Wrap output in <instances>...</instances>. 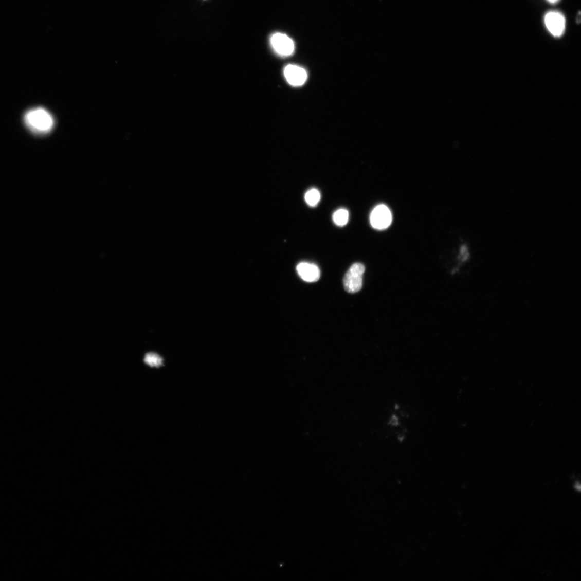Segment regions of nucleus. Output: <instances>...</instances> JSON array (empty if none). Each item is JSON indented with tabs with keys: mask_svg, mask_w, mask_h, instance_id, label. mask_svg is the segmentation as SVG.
Listing matches in <instances>:
<instances>
[{
	"mask_svg": "<svg viewBox=\"0 0 581 581\" xmlns=\"http://www.w3.org/2000/svg\"><path fill=\"white\" fill-rule=\"evenodd\" d=\"M270 43L275 51L280 55L288 56L294 52V41L284 33L278 32L273 34Z\"/></svg>",
	"mask_w": 581,
	"mask_h": 581,
	"instance_id": "5",
	"label": "nucleus"
},
{
	"mask_svg": "<svg viewBox=\"0 0 581 581\" xmlns=\"http://www.w3.org/2000/svg\"><path fill=\"white\" fill-rule=\"evenodd\" d=\"M544 21L546 28L553 37L560 38L566 29V19L561 13L550 11L546 14Z\"/></svg>",
	"mask_w": 581,
	"mask_h": 581,
	"instance_id": "4",
	"label": "nucleus"
},
{
	"mask_svg": "<svg viewBox=\"0 0 581 581\" xmlns=\"http://www.w3.org/2000/svg\"><path fill=\"white\" fill-rule=\"evenodd\" d=\"M320 192L316 189L308 190L305 195V200L306 203L311 207L317 206L320 202Z\"/></svg>",
	"mask_w": 581,
	"mask_h": 581,
	"instance_id": "10",
	"label": "nucleus"
},
{
	"mask_svg": "<svg viewBox=\"0 0 581 581\" xmlns=\"http://www.w3.org/2000/svg\"><path fill=\"white\" fill-rule=\"evenodd\" d=\"M145 364L151 367L159 368L164 365V358L159 355L155 353H147L144 358Z\"/></svg>",
	"mask_w": 581,
	"mask_h": 581,
	"instance_id": "9",
	"label": "nucleus"
},
{
	"mask_svg": "<svg viewBox=\"0 0 581 581\" xmlns=\"http://www.w3.org/2000/svg\"><path fill=\"white\" fill-rule=\"evenodd\" d=\"M365 271V266L362 263H356L350 267L343 279V285L347 292L354 294L361 289Z\"/></svg>",
	"mask_w": 581,
	"mask_h": 581,
	"instance_id": "2",
	"label": "nucleus"
},
{
	"mask_svg": "<svg viewBox=\"0 0 581 581\" xmlns=\"http://www.w3.org/2000/svg\"><path fill=\"white\" fill-rule=\"evenodd\" d=\"M284 76L288 84L294 86L304 85L307 79L305 69L295 65H288L285 67Z\"/></svg>",
	"mask_w": 581,
	"mask_h": 581,
	"instance_id": "6",
	"label": "nucleus"
},
{
	"mask_svg": "<svg viewBox=\"0 0 581 581\" xmlns=\"http://www.w3.org/2000/svg\"><path fill=\"white\" fill-rule=\"evenodd\" d=\"M392 214L389 208L383 204L374 208L370 216L371 226L377 230L388 228L392 223Z\"/></svg>",
	"mask_w": 581,
	"mask_h": 581,
	"instance_id": "3",
	"label": "nucleus"
},
{
	"mask_svg": "<svg viewBox=\"0 0 581 581\" xmlns=\"http://www.w3.org/2000/svg\"><path fill=\"white\" fill-rule=\"evenodd\" d=\"M25 122L31 132L38 134L49 133L54 124L52 115L42 108L32 109L27 112Z\"/></svg>",
	"mask_w": 581,
	"mask_h": 581,
	"instance_id": "1",
	"label": "nucleus"
},
{
	"mask_svg": "<svg viewBox=\"0 0 581 581\" xmlns=\"http://www.w3.org/2000/svg\"><path fill=\"white\" fill-rule=\"evenodd\" d=\"M460 259L462 261H466L469 257L468 249L466 245H463L461 247Z\"/></svg>",
	"mask_w": 581,
	"mask_h": 581,
	"instance_id": "12",
	"label": "nucleus"
},
{
	"mask_svg": "<svg viewBox=\"0 0 581 581\" xmlns=\"http://www.w3.org/2000/svg\"><path fill=\"white\" fill-rule=\"evenodd\" d=\"M402 421V418L399 414L392 412L387 417L386 423L387 427L392 429H397L403 426Z\"/></svg>",
	"mask_w": 581,
	"mask_h": 581,
	"instance_id": "11",
	"label": "nucleus"
},
{
	"mask_svg": "<svg viewBox=\"0 0 581 581\" xmlns=\"http://www.w3.org/2000/svg\"><path fill=\"white\" fill-rule=\"evenodd\" d=\"M548 1L551 4H556L559 1V0H548Z\"/></svg>",
	"mask_w": 581,
	"mask_h": 581,
	"instance_id": "13",
	"label": "nucleus"
},
{
	"mask_svg": "<svg viewBox=\"0 0 581 581\" xmlns=\"http://www.w3.org/2000/svg\"><path fill=\"white\" fill-rule=\"evenodd\" d=\"M297 271L301 278L307 282H316L320 277V269L315 264L301 262L297 265Z\"/></svg>",
	"mask_w": 581,
	"mask_h": 581,
	"instance_id": "7",
	"label": "nucleus"
},
{
	"mask_svg": "<svg viewBox=\"0 0 581 581\" xmlns=\"http://www.w3.org/2000/svg\"><path fill=\"white\" fill-rule=\"evenodd\" d=\"M333 220L336 225L343 227L348 222L349 212L344 208L339 209L333 214Z\"/></svg>",
	"mask_w": 581,
	"mask_h": 581,
	"instance_id": "8",
	"label": "nucleus"
}]
</instances>
